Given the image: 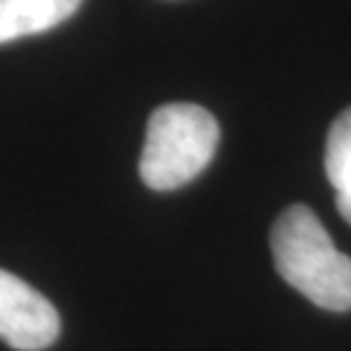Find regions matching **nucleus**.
Instances as JSON below:
<instances>
[{
	"label": "nucleus",
	"mask_w": 351,
	"mask_h": 351,
	"mask_svg": "<svg viewBox=\"0 0 351 351\" xmlns=\"http://www.w3.org/2000/svg\"><path fill=\"white\" fill-rule=\"evenodd\" d=\"M271 250L289 287L323 310H351V258L336 250L313 208L291 206L281 213L271 232Z\"/></svg>",
	"instance_id": "1"
},
{
	"label": "nucleus",
	"mask_w": 351,
	"mask_h": 351,
	"mask_svg": "<svg viewBox=\"0 0 351 351\" xmlns=\"http://www.w3.org/2000/svg\"><path fill=\"white\" fill-rule=\"evenodd\" d=\"M219 146V123L198 104H164L149 117L138 172L156 193L177 190L201 175Z\"/></svg>",
	"instance_id": "2"
},
{
	"label": "nucleus",
	"mask_w": 351,
	"mask_h": 351,
	"mask_svg": "<svg viewBox=\"0 0 351 351\" xmlns=\"http://www.w3.org/2000/svg\"><path fill=\"white\" fill-rule=\"evenodd\" d=\"M60 336V315L34 287L0 268V339L19 351H42Z\"/></svg>",
	"instance_id": "3"
},
{
	"label": "nucleus",
	"mask_w": 351,
	"mask_h": 351,
	"mask_svg": "<svg viewBox=\"0 0 351 351\" xmlns=\"http://www.w3.org/2000/svg\"><path fill=\"white\" fill-rule=\"evenodd\" d=\"M84 0H0V45L63 24Z\"/></svg>",
	"instance_id": "4"
},
{
	"label": "nucleus",
	"mask_w": 351,
	"mask_h": 351,
	"mask_svg": "<svg viewBox=\"0 0 351 351\" xmlns=\"http://www.w3.org/2000/svg\"><path fill=\"white\" fill-rule=\"evenodd\" d=\"M326 175L336 195L351 190V107L343 110L328 130Z\"/></svg>",
	"instance_id": "5"
},
{
	"label": "nucleus",
	"mask_w": 351,
	"mask_h": 351,
	"mask_svg": "<svg viewBox=\"0 0 351 351\" xmlns=\"http://www.w3.org/2000/svg\"><path fill=\"white\" fill-rule=\"evenodd\" d=\"M336 208H339V213L343 216V221H349L351 224V190L349 193H339V195H336Z\"/></svg>",
	"instance_id": "6"
}]
</instances>
